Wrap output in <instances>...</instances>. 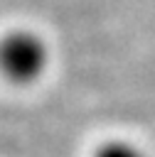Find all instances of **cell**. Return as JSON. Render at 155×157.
Segmentation results:
<instances>
[{"label": "cell", "mask_w": 155, "mask_h": 157, "mask_svg": "<svg viewBox=\"0 0 155 157\" xmlns=\"http://www.w3.org/2000/svg\"><path fill=\"white\" fill-rule=\"evenodd\" d=\"M101 157H140L130 145H108L103 152H101Z\"/></svg>", "instance_id": "obj_1"}]
</instances>
